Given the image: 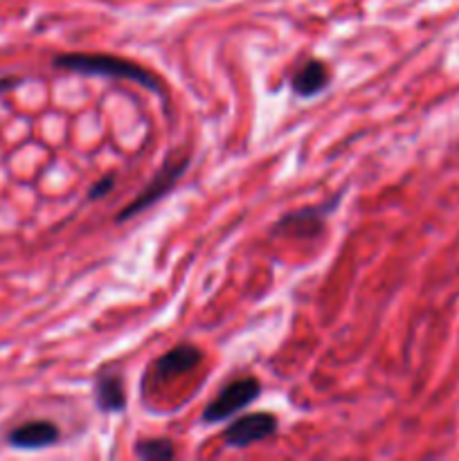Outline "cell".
Wrapping results in <instances>:
<instances>
[{
	"label": "cell",
	"instance_id": "obj_4",
	"mask_svg": "<svg viewBox=\"0 0 459 461\" xmlns=\"http://www.w3.org/2000/svg\"><path fill=\"white\" fill-rule=\"evenodd\" d=\"M189 162L192 160H189L187 156H183V158L171 156L169 160L162 165V169L153 176L151 183H148L147 187H144L142 192H140L138 196H135L133 201H130L129 205H126L124 210L115 216V223H126V221H130L133 216L142 214L144 210H148L151 205H156L158 201H162V198H165L166 194L176 187V183L183 178L184 171H187V167H189Z\"/></svg>",
	"mask_w": 459,
	"mask_h": 461
},
{
	"label": "cell",
	"instance_id": "obj_6",
	"mask_svg": "<svg viewBox=\"0 0 459 461\" xmlns=\"http://www.w3.org/2000/svg\"><path fill=\"white\" fill-rule=\"evenodd\" d=\"M202 358H205V354H202L201 347L183 342V345L169 349L153 363V378H156V383H162L169 381V378L183 376V374L194 372L202 363Z\"/></svg>",
	"mask_w": 459,
	"mask_h": 461
},
{
	"label": "cell",
	"instance_id": "obj_3",
	"mask_svg": "<svg viewBox=\"0 0 459 461\" xmlns=\"http://www.w3.org/2000/svg\"><path fill=\"white\" fill-rule=\"evenodd\" d=\"M261 396V383L255 376H243L237 381L228 383L210 403L202 410V423L207 426H216V423L228 421L230 417H234L237 412H241L243 408L255 403Z\"/></svg>",
	"mask_w": 459,
	"mask_h": 461
},
{
	"label": "cell",
	"instance_id": "obj_11",
	"mask_svg": "<svg viewBox=\"0 0 459 461\" xmlns=\"http://www.w3.org/2000/svg\"><path fill=\"white\" fill-rule=\"evenodd\" d=\"M112 187H115V176H106V178L99 180L97 185H93V189H90L88 194V201H99V198L106 196Z\"/></svg>",
	"mask_w": 459,
	"mask_h": 461
},
{
	"label": "cell",
	"instance_id": "obj_10",
	"mask_svg": "<svg viewBox=\"0 0 459 461\" xmlns=\"http://www.w3.org/2000/svg\"><path fill=\"white\" fill-rule=\"evenodd\" d=\"M135 457L144 461H166L176 457V446L169 439H140L135 444Z\"/></svg>",
	"mask_w": 459,
	"mask_h": 461
},
{
	"label": "cell",
	"instance_id": "obj_1",
	"mask_svg": "<svg viewBox=\"0 0 459 461\" xmlns=\"http://www.w3.org/2000/svg\"><path fill=\"white\" fill-rule=\"evenodd\" d=\"M52 66L57 70L76 72V75L88 77H108V79H124L142 86L156 95H165V86L158 75L147 70L140 63L130 59L115 57L106 52H63L52 59Z\"/></svg>",
	"mask_w": 459,
	"mask_h": 461
},
{
	"label": "cell",
	"instance_id": "obj_8",
	"mask_svg": "<svg viewBox=\"0 0 459 461\" xmlns=\"http://www.w3.org/2000/svg\"><path fill=\"white\" fill-rule=\"evenodd\" d=\"M93 399L99 412H124L126 403H129V399H126L124 376H122L120 372H112V369H102V372L94 376Z\"/></svg>",
	"mask_w": 459,
	"mask_h": 461
},
{
	"label": "cell",
	"instance_id": "obj_9",
	"mask_svg": "<svg viewBox=\"0 0 459 461\" xmlns=\"http://www.w3.org/2000/svg\"><path fill=\"white\" fill-rule=\"evenodd\" d=\"M328 81H331V70H328L327 63L320 61V59H309L292 75L291 88L297 97L310 99L327 90Z\"/></svg>",
	"mask_w": 459,
	"mask_h": 461
},
{
	"label": "cell",
	"instance_id": "obj_5",
	"mask_svg": "<svg viewBox=\"0 0 459 461\" xmlns=\"http://www.w3.org/2000/svg\"><path fill=\"white\" fill-rule=\"evenodd\" d=\"M279 421L270 412H252L246 417H238L230 423L223 432V441L228 448H248L256 441L270 439L277 432Z\"/></svg>",
	"mask_w": 459,
	"mask_h": 461
},
{
	"label": "cell",
	"instance_id": "obj_7",
	"mask_svg": "<svg viewBox=\"0 0 459 461\" xmlns=\"http://www.w3.org/2000/svg\"><path fill=\"white\" fill-rule=\"evenodd\" d=\"M61 439V430L57 423L45 421V419H36V421H27L22 426L14 428L7 435V444L16 450H40L50 448Z\"/></svg>",
	"mask_w": 459,
	"mask_h": 461
},
{
	"label": "cell",
	"instance_id": "obj_2",
	"mask_svg": "<svg viewBox=\"0 0 459 461\" xmlns=\"http://www.w3.org/2000/svg\"><path fill=\"white\" fill-rule=\"evenodd\" d=\"M342 196H345V192L327 198V201L320 203V205H310V207H302V210H295V212H288V214H284L282 219L270 228V234H273V237L318 239L320 232L324 230V225H327L328 216L340 207Z\"/></svg>",
	"mask_w": 459,
	"mask_h": 461
}]
</instances>
